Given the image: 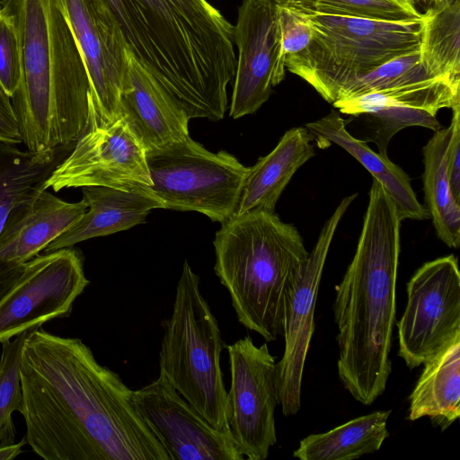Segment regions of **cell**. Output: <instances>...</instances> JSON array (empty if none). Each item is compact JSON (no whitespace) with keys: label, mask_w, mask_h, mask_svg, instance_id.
<instances>
[{"label":"cell","mask_w":460,"mask_h":460,"mask_svg":"<svg viewBox=\"0 0 460 460\" xmlns=\"http://www.w3.org/2000/svg\"><path fill=\"white\" fill-rule=\"evenodd\" d=\"M319 147L336 144L356 158L385 188L394 202L401 220H425L429 211L418 200L408 174L388 156L374 152L366 143L353 137L336 111L305 124Z\"/></svg>","instance_id":"cell-22"},{"label":"cell","mask_w":460,"mask_h":460,"mask_svg":"<svg viewBox=\"0 0 460 460\" xmlns=\"http://www.w3.org/2000/svg\"><path fill=\"white\" fill-rule=\"evenodd\" d=\"M341 113L367 119V141L375 142L378 153L387 155L391 138L401 129L420 126L436 131L442 109L460 105V79L434 77L390 89L367 93L332 104Z\"/></svg>","instance_id":"cell-17"},{"label":"cell","mask_w":460,"mask_h":460,"mask_svg":"<svg viewBox=\"0 0 460 460\" xmlns=\"http://www.w3.org/2000/svg\"><path fill=\"white\" fill-rule=\"evenodd\" d=\"M451 136L447 148V172L452 193L460 202V105L453 109Z\"/></svg>","instance_id":"cell-33"},{"label":"cell","mask_w":460,"mask_h":460,"mask_svg":"<svg viewBox=\"0 0 460 460\" xmlns=\"http://www.w3.org/2000/svg\"><path fill=\"white\" fill-rule=\"evenodd\" d=\"M391 410L356 417L328 431L306 436L293 456L301 460H352L378 451L389 437Z\"/></svg>","instance_id":"cell-24"},{"label":"cell","mask_w":460,"mask_h":460,"mask_svg":"<svg viewBox=\"0 0 460 460\" xmlns=\"http://www.w3.org/2000/svg\"><path fill=\"white\" fill-rule=\"evenodd\" d=\"M430 77L420 63V49L391 59L341 84L325 100L333 104Z\"/></svg>","instance_id":"cell-28"},{"label":"cell","mask_w":460,"mask_h":460,"mask_svg":"<svg viewBox=\"0 0 460 460\" xmlns=\"http://www.w3.org/2000/svg\"><path fill=\"white\" fill-rule=\"evenodd\" d=\"M313 139L305 127L286 131L270 153L248 168L232 217L252 211L275 213L277 201L293 175L314 155Z\"/></svg>","instance_id":"cell-21"},{"label":"cell","mask_w":460,"mask_h":460,"mask_svg":"<svg viewBox=\"0 0 460 460\" xmlns=\"http://www.w3.org/2000/svg\"><path fill=\"white\" fill-rule=\"evenodd\" d=\"M152 185L146 190L164 208L201 213L212 221L229 219L248 172L226 151L212 153L190 136L146 152Z\"/></svg>","instance_id":"cell-8"},{"label":"cell","mask_w":460,"mask_h":460,"mask_svg":"<svg viewBox=\"0 0 460 460\" xmlns=\"http://www.w3.org/2000/svg\"><path fill=\"white\" fill-rule=\"evenodd\" d=\"M401 222L394 202L373 179L357 248L333 303L338 376L366 406L383 394L392 372Z\"/></svg>","instance_id":"cell-3"},{"label":"cell","mask_w":460,"mask_h":460,"mask_svg":"<svg viewBox=\"0 0 460 460\" xmlns=\"http://www.w3.org/2000/svg\"><path fill=\"white\" fill-rule=\"evenodd\" d=\"M311 30L301 52L285 67L327 97L341 84L402 55L420 49L421 20L385 22L296 13Z\"/></svg>","instance_id":"cell-7"},{"label":"cell","mask_w":460,"mask_h":460,"mask_svg":"<svg viewBox=\"0 0 460 460\" xmlns=\"http://www.w3.org/2000/svg\"><path fill=\"white\" fill-rule=\"evenodd\" d=\"M88 209L82 199L66 202L39 188L13 208L0 234V300L24 264L74 225Z\"/></svg>","instance_id":"cell-18"},{"label":"cell","mask_w":460,"mask_h":460,"mask_svg":"<svg viewBox=\"0 0 460 460\" xmlns=\"http://www.w3.org/2000/svg\"><path fill=\"white\" fill-rule=\"evenodd\" d=\"M160 372L215 429L229 432L227 392L220 357L226 345L218 323L199 289V278L187 261L176 287L172 312L162 323Z\"/></svg>","instance_id":"cell-6"},{"label":"cell","mask_w":460,"mask_h":460,"mask_svg":"<svg viewBox=\"0 0 460 460\" xmlns=\"http://www.w3.org/2000/svg\"><path fill=\"white\" fill-rule=\"evenodd\" d=\"M83 56L99 121L119 118V104L128 88L130 51L106 0H60Z\"/></svg>","instance_id":"cell-14"},{"label":"cell","mask_w":460,"mask_h":460,"mask_svg":"<svg viewBox=\"0 0 460 460\" xmlns=\"http://www.w3.org/2000/svg\"><path fill=\"white\" fill-rule=\"evenodd\" d=\"M233 39L238 50L229 115L256 112L285 77L279 6L268 0H243Z\"/></svg>","instance_id":"cell-15"},{"label":"cell","mask_w":460,"mask_h":460,"mask_svg":"<svg viewBox=\"0 0 460 460\" xmlns=\"http://www.w3.org/2000/svg\"><path fill=\"white\" fill-rule=\"evenodd\" d=\"M82 192L88 206L87 211L49 243L44 252L127 230L143 223L151 210L164 208L161 201L146 188L140 191H128L104 186H84Z\"/></svg>","instance_id":"cell-20"},{"label":"cell","mask_w":460,"mask_h":460,"mask_svg":"<svg viewBox=\"0 0 460 460\" xmlns=\"http://www.w3.org/2000/svg\"><path fill=\"white\" fill-rule=\"evenodd\" d=\"M73 146L22 151L0 143V234L13 208L44 183Z\"/></svg>","instance_id":"cell-26"},{"label":"cell","mask_w":460,"mask_h":460,"mask_svg":"<svg viewBox=\"0 0 460 460\" xmlns=\"http://www.w3.org/2000/svg\"><path fill=\"white\" fill-rule=\"evenodd\" d=\"M452 126L434 131L423 147V185L427 209L439 239L450 248L460 245V202L451 190L447 148Z\"/></svg>","instance_id":"cell-25"},{"label":"cell","mask_w":460,"mask_h":460,"mask_svg":"<svg viewBox=\"0 0 460 460\" xmlns=\"http://www.w3.org/2000/svg\"><path fill=\"white\" fill-rule=\"evenodd\" d=\"M356 197L357 193L343 198L325 222L287 300L284 352L276 363L279 404L286 417L296 415L301 407L302 379L315 329L314 310L325 261L339 223Z\"/></svg>","instance_id":"cell-13"},{"label":"cell","mask_w":460,"mask_h":460,"mask_svg":"<svg viewBox=\"0 0 460 460\" xmlns=\"http://www.w3.org/2000/svg\"><path fill=\"white\" fill-rule=\"evenodd\" d=\"M18 30L22 79L11 97L29 151L74 146L90 123L91 83L60 0H2Z\"/></svg>","instance_id":"cell-4"},{"label":"cell","mask_w":460,"mask_h":460,"mask_svg":"<svg viewBox=\"0 0 460 460\" xmlns=\"http://www.w3.org/2000/svg\"><path fill=\"white\" fill-rule=\"evenodd\" d=\"M0 143L17 145L22 143L20 126L11 97L0 84Z\"/></svg>","instance_id":"cell-34"},{"label":"cell","mask_w":460,"mask_h":460,"mask_svg":"<svg viewBox=\"0 0 460 460\" xmlns=\"http://www.w3.org/2000/svg\"><path fill=\"white\" fill-rule=\"evenodd\" d=\"M133 58L190 119L219 120L236 55L234 26L207 0H106Z\"/></svg>","instance_id":"cell-2"},{"label":"cell","mask_w":460,"mask_h":460,"mask_svg":"<svg viewBox=\"0 0 460 460\" xmlns=\"http://www.w3.org/2000/svg\"><path fill=\"white\" fill-rule=\"evenodd\" d=\"M27 443L25 437L18 443L0 446V460L14 459L22 453V447Z\"/></svg>","instance_id":"cell-35"},{"label":"cell","mask_w":460,"mask_h":460,"mask_svg":"<svg viewBox=\"0 0 460 460\" xmlns=\"http://www.w3.org/2000/svg\"><path fill=\"white\" fill-rule=\"evenodd\" d=\"M128 88L119 104V115L146 147L163 148L189 137L186 112L133 58L128 59Z\"/></svg>","instance_id":"cell-19"},{"label":"cell","mask_w":460,"mask_h":460,"mask_svg":"<svg viewBox=\"0 0 460 460\" xmlns=\"http://www.w3.org/2000/svg\"><path fill=\"white\" fill-rule=\"evenodd\" d=\"M420 54L430 77L460 79V0L430 5L422 13Z\"/></svg>","instance_id":"cell-27"},{"label":"cell","mask_w":460,"mask_h":460,"mask_svg":"<svg viewBox=\"0 0 460 460\" xmlns=\"http://www.w3.org/2000/svg\"><path fill=\"white\" fill-rule=\"evenodd\" d=\"M416 1V0H414ZM417 1H420V2H423V3H428V0H417Z\"/></svg>","instance_id":"cell-38"},{"label":"cell","mask_w":460,"mask_h":460,"mask_svg":"<svg viewBox=\"0 0 460 460\" xmlns=\"http://www.w3.org/2000/svg\"><path fill=\"white\" fill-rule=\"evenodd\" d=\"M38 328V327H37ZM35 329V328H34ZM2 343L0 357V446L15 443L16 429L13 413L22 406L20 362L25 339L32 331Z\"/></svg>","instance_id":"cell-30"},{"label":"cell","mask_w":460,"mask_h":460,"mask_svg":"<svg viewBox=\"0 0 460 460\" xmlns=\"http://www.w3.org/2000/svg\"><path fill=\"white\" fill-rule=\"evenodd\" d=\"M285 7L302 13L385 22H412L422 18L414 0H290Z\"/></svg>","instance_id":"cell-29"},{"label":"cell","mask_w":460,"mask_h":460,"mask_svg":"<svg viewBox=\"0 0 460 460\" xmlns=\"http://www.w3.org/2000/svg\"><path fill=\"white\" fill-rule=\"evenodd\" d=\"M133 402L170 460H243L229 432L215 429L160 372Z\"/></svg>","instance_id":"cell-16"},{"label":"cell","mask_w":460,"mask_h":460,"mask_svg":"<svg viewBox=\"0 0 460 460\" xmlns=\"http://www.w3.org/2000/svg\"><path fill=\"white\" fill-rule=\"evenodd\" d=\"M22 79L19 32L13 17L0 8V84L12 97Z\"/></svg>","instance_id":"cell-31"},{"label":"cell","mask_w":460,"mask_h":460,"mask_svg":"<svg viewBox=\"0 0 460 460\" xmlns=\"http://www.w3.org/2000/svg\"><path fill=\"white\" fill-rule=\"evenodd\" d=\"M89 283L83 258L72 247L43 252L27 261L0 300V343L48 321L68 317Z\"/></svg>","instance_id":"cell-12"},{"label":"cell","mask_w":460,"mask_h":460,"mask_svg":"<svg viewBox=\"0 0 460 460\" xmlns=\"http://www.w3.org/2000/svg\"><path fill=\"white\" fill-rule=\"evenodd\" d=\"M423 365L409 397L407 419L429 418L444 431L460 417V335Z\"/></svg>","instance_id":"cell-23"},{"label":"cell","mask_w":460,"mask_h":460,"mask_svg":"<svg viewBox=\"0 0 460 460\" xmlns=\"http://www.w3.org/2000/svg\"><path fill=\"white\" fill-rule=\"evenodd\" d=\"M448 1H454V0H428V3L430 5H433V4H437L442 3V2H448Z\"/></svg>","instance_id":"cell-37"},{"label":"cell","mask_w":460,"mask_h":460,"mask_svg":"<svg viewBox=\"0 0 460 460\" xmlns=\"http://www.w3.org/2000/svg\"><path fill=\"white\" fill-rule=\"evenodd\" d=\"M25 438L45 460H170L133 391L78 338L33 329L20 362Z\"/></svg>","instance_id":"cell-1"},{"label":"cell","mask_w":460,"mask_h":460,"mask_svg":"<svg viewBox=\"0 0 460 460\" xmlns=\"http://www.w3.org/2000/svg\"><path fill=\"white\" fill-rule=\"evenodd\" d=\"M279 25L285 59L288 56L303 51L310 43L311 30L295 12L286 7H279Z\"/></svg>","instance_id":"cell-32"},{"label":"cell","mask_w":460,"mask_h":460,"mask_svg":"<svg viewBox=\"0 0 460 460\" xmlns=\"http://www.w3.org/2000/svg\"><path fill=\"white\" fill-rule=\"evenodd\" d=\"M89 107L87 129L47 179L44 189L104 186L140 191L150 187L147 151L124 119L99 121L92 95Z\"/></svg>","instance_id":"cell-10"},{"label":"cell","mask_w":460,"mask_h":460,"mask_svg":"<svg viewBox=\"0 0 460 460\" xmlns=\"http://www.w3.org/2000/svg\"><path fill=\"white\" fill-rule=\"evenodd\" d=\"M214 270L241 324L266 341L283 335L286 304L309 252L296 226L252 211L221 223Z\"/></svg>","instance_id":"cell-5"},{"label":"cell","mask_w":460,"mask_h":460,"mask_svg":"<svg viewBox=\"0 0 460 460\" xmlns=\"http://www.w3.org/2000/svg\"><path fill=\"white\" fill-rule=\"evenodd\" d=\"M268 1L271 2L272 4H274L279 7H285L290 0H268Z\"/></svg>","instance_id":"cell-36"},{"label":"cell","mask_w":460,"mask_h":460,"mask_svg":"<svg viewBox=\"0 0 460 460\" xmlns=\"http://www.w3.org/2000/svg\"><path fill=\"white\" fill-rule=\"evenodd\" d=\"M396 323L398 356L410 369L423 365L460 335V271L454 254L423 263L406 285Z\"/></svg>","instance_id":"cell-9"},{"label":"cell","mask_w":460,"mask_h":460,"mask_svg":"<svg viewBox=\"0 0 460 460\" xmlns=\"http://www.w3.org/2000/svg\"><path fill=\"white\" fill-rule=\"evenodd\" d=\"M230 389L226 417L232 439L243 457L264 460L277 443L279 405L275 357L266 343L256 346L248 335L226 346Z\"/></svg>","instance_id":"cell-11"}]
</instances>
